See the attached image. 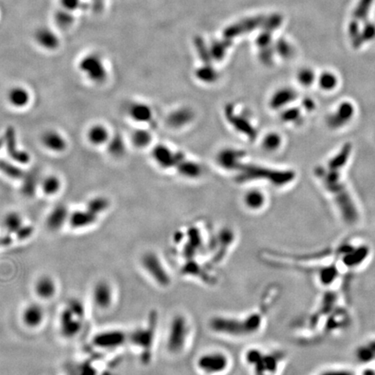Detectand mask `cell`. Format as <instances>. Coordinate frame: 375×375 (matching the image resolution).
<instances>
[{
	"label": "cell",
	"mask_w": 375,
	"mask_h": 375,
	"mask_svg": "<svg viewBox=\"0 0 375 375\" xmlns=\"http://www.w3.org/2000/svg\"><path fill=\"white\" fill-rule=\"evenodd\" d=\"M264 310L257 309L240 317L215 316L209 319L208 327L215 334L226 338H249L259 334L265 326L266 313Z\"/></svg>",
	"instance_id": "obj_1"
},
{
	"label": "cell",
	"mask_w": 375,
	"mask_h": 375,
	"mask_svg": "<svg viewBox=\"0 0 375 375\" xmlns=\"http://www.w3.org/2000/svg\"><path fill=\"white\" fill-rule=\"evenodd\" d=\"M195 336L192 320L185 313H176L172 316L165 340V348L172 357L184 355L191 346Z\"/></svg>",
	"instance_id": "obj_2"
},
{
	"label": "cell",
	"mask_w": 375,
	"mask_h": 375,
	"mask_svg": "<svg viewBox=\"0 0 375 375\" xmlns=\"http://www.w3.org/2000/svg\"><path fill=\"white\" fill-rule=\"evenodd\" d=\"M287 356L281 349L252 346L246 350L243 360L253 375H279L285 368Z\"/></svg>",
	"instance_id": "obj_3"
},
{
	"label": "cell",
	"mask_w": 375,
	"mask_h": 375,
	"mask_svg": "<svg viewBox=\"0 0 375 375\" xmlns=\"http://www.w3.org/2000/svg\"><path fill=\"white\" fill-rule=\"evenodd\" d=\"M195 368L202 375H224L232 368V359L223 350H206L197 357Z\"/></svg>",
	"instance_id": "obj_4"
},
{
	"label": "cell",
	"mask_w": 375,
	"mask_h": 375,
	"mask_svg": "<svg viewBox=\"0 0 375 375\" xmlns=\"http://www.w3.org/2000/svg\"><path fill=\"white\" fill-rule=\"evenodd\" d=\"M157 315L153 311L149 316L147 326L138 327L128 335V341L142 350V361L147 364L151 360L152 348L156 340Z\"/></svg>",
	"instance_id": "obj_5"
},
{
	"label": "cell",
	"mask_w": 375,
	"mask_h": 375,
	"mask_svg": "<svg viewBox=\"0 0 375 375\" xmlns=\"http://www.w3.org/2000/svg\"><path fill=\"white\" fill-rule=\"evenodd\" d=\"M142 267L157 286L168 288L172 284V276L166 264L155 252H147L142 257Z\"/></svg>",
	"instance_id": "obj_6"
},
{
	"label": "cell",
	"mask_w": 375,
	"mask_h": 375,
	"mask_svg": "<svg viewBox=\"0 0 375 375\" xmlns=\"http://www.w3.org/2000/svg\"><path fill=\"white\" fill-rule=\"evenodd\" d=\"M78 68L91 82L100 84L107 78V70L104 60L97 53H90L83 57L78 63Z\"/></svg>",
	"instance_id": "obj_7"
},
{
	"label": "cell",
	"mask_w": 375,
	"mask_h": 375,
	"mask_svg": "<svg viewBox=\"0 0 375 375\" xmlns=\"http://www.w3.org/2000/svg\"><path fill=\"white\" fill-rule=\"evenodd\" d=\"M128 340V335L120 330H109L96 334L93 338V344L104 349L116 348L123 345Z\"/></svg>",
	"instance_id": "obj_8"
},
{
	"label": "cell",
	"mask_w": 375,
	"mask_h": 375,
	"mask_svg": "<svg viewBox=\"0 0 375 375\" xmlns=\"http://www.w3.org/2000/svg\"><path fill=\"white\" fill-rule=\"evenodd\" d=\"M59 323L61 334L66 338L74 337L82 328V319L75 316L68 308L61 313Z\"/></svg>",
	"instance_id": "obj_9"
},
{
	"label": "cell",
	"mask_w": 375,
	"mask_h": 375,
	"mask_svg": "<svg viewBox=\"0 0 375 375\" xmlns=\"http://www.w3.org/2000/svg\"><path fill=\"white\" fill-rule=\"evenodd\" d=\"M35 42L41 48L47 51H54L60 45L59 37L54 30L47 26L37 28L34 33Z\"/></svg>",
	"instance_id": "obj_10"
},
{
	"label": "cell",
	"mask_w": 375,
	"mask_h": 375,
	"mask_svg": "<svg viewBox=\"0 0 375 375\" xmlns=\"http://www.w3.org/2000/svg\"><path fill=\"white\" fill-rule=\"evenodd\" d=\"M92 297L94 303L98 309H108L113 300L112 287L105 281L98 282L93 288Z\"/></svg>",
	"instance_id": "obj_11"
},
{
	"label": "cell",
	"mask_w": 375,
	"mask_h": 375,
	"mask_svg": "<svg viewBox=\"0 0 375 375\" xmlns=\"http://www.w3.org/2000/svg\"><path fill=\"white\" fill-rule=\"evenodd\" d=\"M354 115V107L349 102L340 104L335 114L329 116L328 124L333 129H339L349 123Z\"/></svg>",
	"instance_id": "obj_12"
},
{
	"label": "cell",
	"mask_w": 375,
	"mask_h": 375,
	"mask_svg": "<svg viewBox=\"0 0 375 375\" xmlns=\"http://www.w3.org/2000/svg\"><path fill=\"white\" fill-rule=\"evenodd\" d=\"M4 142L6 143V147H7L8 153L11 156L13 161H15L19 164H27L30 161V156L28 153L20 150L18 149L17 145V139H16L15 131L13 129H8L5 134V137L4 138Z\"/></svg>",
	"instance_id": "obj_13"
},
{
	"label": "cell",
	"mask_w": 375,
	"mask_h": 375,
	"mask_svg": "<svg viewBox=\"0 0 375 375\" xmlns=\"http://www.w3.org/2000/svg\"><path fill=\"white\" fill-rule=\"evenodd\" d=\"M45 312L41 306L38 304L28 305L22 314L23 322L30 328L38 327L44 321Z\"/></svg>",
	"instance_id": "obj_14"
},
{
	"label": "cell",
	"mask_w": 375,
	"mask_h": 375,
	"mask_svg": "<svg viewBox=\"0 0 375 375\" xmlns=\"http://www.w3.org/2000/svg\"><path fill=\"white\" fill-rule=\"evenodd\" d=\"M70 214L65 206L58 205L52 209L46 219V226L50 231H58L69 221Z\"/></svg>",
	"instance_id": "obj_15"
},
{
	"label": "cell",
	"mask_w": 375,
	"mask_h": 375,
	"mask_svg": "<svg viewBox=\"0 0 375 375\" xmlns=\"http://www.w3.org/2000/svg\"><path fill=\"white\" fill-rule=\"evenodd\" d=\"M97 220V215L86 208V210H77L71 213L68 222L72 229L81 230L91 226Z\"/></svg>",
	"instance_id": "obj_16"
},
{
	"label": "cell",
	"mask_w": 375,
	"mask_h": 375,
	"mask_svg": "<svg viewBox=\"0 0 375 375\" xmlns=\"http://www.w3.org/2000/svg\"><path fill=\"white\" fill-rule=\"evenodd\" d=\"M42 143L46 149L52 152H63L67 148L66 140L61 134L54 130H49L45 132L43 135Z\"/></svg>",
	"instance_id": "obj_17"
},
{
	"label": "cell",
	"mask_w": 375,
	"mask_h": 375,
	"mask_svg": "<svg viewBox=\"0 0 375 375\" xmlns=\"http://www.w3.org/2000/svg\"><path fill=\"white\" fill-rule=\"evenodd\" d=\"M56 291V283L48 275L41 276L35 284V292L37 296L43 300H50L55 295Z\"/></svg>",
	"instance_id": "obj_18"
},
{
	"label": "cell",
	"mask_w": 375,
	"mask_h": 375,
	"mask_svg": "<svg viewBox=\"0 0 375 375\" xmlns=\"http://www.w3.org/2000/svg\"><path fill=\"white\" fill-rule=\"evenodd\" d=\"M153 158L161 167L171 168L176 164L177 157L173 154L171 149L164 145H157L153 149Z\"/></svg>",
	"instance_id": "obj_19"
},
{
	"label": "cell",
	"mask_w": 375,
	"mask_h": 375,
	"mask_svg": "<svg viewBox=\"0 0 375 375\" xmlns=\"http://www.w3.org/2000/svg\"><path fill=\"white\" fill-rule=\"evenodd\" d=\"M244 154L237 149H228L220 153L218 162L220 165L228 170H233L240 165V160Z\"/></svg>",
	"instance_id": "obj_20"
},
{
	"label": "cell",
	"mask_w": 375,
	"mask_h": 375,
	"mask_svg": "<svg viewBox=\"0 0 375 375\" xmlns=\"http://www.w3.org/2000/svg\"><path fill=\"white\" fill-rule=\"evenodd\" d=\"M87 138L91 144L101 146L108 144L109 140L112 137L110 136L108 129L106 127L102 124H95L88 130Z\"/></svg>",
	"instance_id": "obj_21"
},
{
	"label": "cell",
	"mask_w": 375,
	"mask_h": 375,
	"mask_svg": "<svg viewBox=\"0 0 375 375\" xmlns=\"http://www.w3.org/2000/svg\"><path fill=\"white\" fill-rule=\"evenodd\" d=\"M129 113L131 119L138 123H148L153 116L152 111L149 105L142 103L131 104Z\"/></svg>",
	"instance_id": "obj_22"
},
{
	"label": "cell",
	"mask_w": 375,
	"mask_h": 375,
	"mask_svg": "<svg viewBox=\"0 0 375 375\" xmlns=\"http://www.w3.org/2000/svg\"><path fill=\"white\" fill-rule=\"evenodd\" d=\"M8 101L15 108H24L30 102V94L25 88L16 86L8 93Z\"/></svg>",
	"instance_id": "obj_23"
},
{
	"label": "cell",
	"mask_w": 375,
	"mask_h": 375,
	"mask_svg": "<svg viewBox=\"0 0 375 375\" xmlns=\"http://www.w3.org/2000/svg\"><path fill=\"white\" fill-rule=\"evenodd\" d=\"M295 93L293 89H280L274 94L270 100V107L274 110L282 109L293 102L295 99Z\"/></svg>",
	"instance_id": "obj_24"
},
{
	"label": "cell",
	"mask_w": 375,
	"mask_h": 375,
	"mask_svg": "<svg viewBox=\"0 0 375 375\" xmlns=\"http://www.w3.org/2000/svg\"><path fill=\"white\" fill-rule=\"evenodd\" d=\"M375 0H359L354 7L352 20L360 25L368 21V16L371 11Z\"/></svg>",
	"instance_id": "obj_25"
},
{
	"label": "cell",
	"mask_w": 375,
	"mask_h": 375,
	"mask_svg": "<svg viewBox=\"0 0 375 375\" xmlns=\"http://www.w3.org/2000/svg\"><path fill=\"white\" fill-rule=\"evenodd\" d=\"M192 117H193L192 112L189 111L188 109H181L171 114L168 119V122L172 127L180 128L190 123Z\"/></svg>",
	"instance_id": "obj_26"
},
{
	"label": "cell",
	"mask_w": 375,
	"mask_h": 375,
	"mask_svg": "<svg viewBox=\"0 0 375 375\" xmlns=\"http://www.w3.org/2000/svg\"><path fill=\"white\" fill-rule=\"evenodd\" d=\"M244 201H245L244 202L246 206L249 209L257 210L263 207L265 203V197L263 194L259 190H249V192L246 194Z\"/></svg>",
	"instance_id": "obj_27"
},
{
	"label": "cell",
	"mask_w": 375,
	"mask_h": 375,
	"mask_svg": "<svg viewBox=\"0 0 375 375\" xmlns=\"http://www.w3.org/2000/svg\"><path fill=\"white\" fill-rule=\"evenodd\" d=\"M107 144H108L109 153L112 156L118 158V157H121L124 155L125 150H126L125 143L123 141V138L119 134H116L115 136L112 137L111 139L109 140Z\"/></svg>",
	"instance_id": "obj_28"
},
{
	"label": "cell",
	"mask_w": 375,
	"mask_h": 375,
	"mask_svg": "<svg viewBox=\"0 0 375 375\" xmlns=\"http://www.w3.org/2000/svg\"><path fill=\"white\" fill-rule=\"evenodd\" d=\"M318 83L319 87L325 91H331L338 86V78L333 72L325 71L319 76Z\"/></svg>",
	"instance_id": "obj_29"
},
{
	"label": "cell",
	"mask_w": 375,
	"mask_h": 375,
	"mask_svg": "<svg viewBox=\"0 0 375 375\" xmlns=\"http://www.w3.org/2000/svg\"><path fill=\"white\" fill-rule=\"evenodd\" d=\"M61 182L55 175H50L44 179L42 182V190L47 196H54L60 190Z\"/></svg>",
	"instance_id": "obj_30"
},
{
	"label": "cell",
	"mask_w": 375,
	"mask_h": 375,
	"mask_svg": "<svg viewBox=\"0 0 375 375\" xmlns=\"http://www.w3.org/2000/svg\"><path fill=\"white\" fill-rule=\"evenodd\" d=\"M54 20L61 28H69L74 23V14L71 11L61 8L55 13Z\"/></svg>",
	"instance_id": "obj_31"
},
{
	"label": "cell",
	"mask_w": 375,
	"mask_h": 375,
	"mask_svg": "<svg viewBox=\"0 0 375 375\" xmlns=\"http://www.w3.org/2000/svg\"><path fill=\"white\" fill-rule=\"evenodd\" d=\"M0 171L4 175L12 179L21 178L24 175V172L20 168L3 159H0Z\"/></svg>",
	"instance_id": "obj_32"
},
{
	"label": "cell",
	"mask_w": 375,
	"mask_h": 375,
	"mask_svg": "<svg viewBox=\"0 0 375 375\" xmlns=\"http://www.w3.org/2000/svg\"><path fill=\"white\" fill-rule=\"evenodd\" d=\"M4 224L9 233L16 234L23 226L22 217L15 212L9 213L4 218Z\"/></svg>",
	"instance_id": "obj_33"
},
{
	"label": "cell",
	"mask_w": 375,
	"mask_h": 375,
	"mask_svg": "<svg viewBox=\"0 0 375 375\" xmlns=\"http://www.w3.org/2000/svg\"><path fill=\"white\" fill-rule=\"evenodd\" d=\"M131 140L136 147L144 148L151 142V134L148 130L139 129L134 131Z\"/></svg>",
	"instance_id": "obj_34"
},
{
	"label": "cell",
	"mask_w": 375,
	"mask_h": 375,
	"mask_svg": "<svg viewBox=\"0 0 375 375\" xmlns=\"http://www.w3.org/2000/svg\"><path fill=\"white\" fill-rule=\"evenodd\" d=\"M110 206L109 201L103 197H97L89 201L87 204V209L98 216L101 213L105 211Z\"/></svg>",
	"instance_id": "obj_35"
},
{
	"label": "cell",
	"mask_w": 375,
	"mask_h": 375,
	"mask_svg": "<svg viewBox=\"0 0 375 375\" xmlns=\"http://www.w3.org/2000/svg\"><path fill=\"white\" fill-rule=\"evenodd\" d=\"M375 39V23L366 21L360 26V44L373 41Z\"/></svg>",
	"instance_id": "obj_36"
},
{
	"label": "cell",
	"mask_w": 375,
	"mask_h": 375,
	"mask_svg": "<svg viewBox=\"0 0 375 375\" xmlns=\"http://www.w3.org/2000/svg\"><path fill=\"white\" fill-rule=\"evenodd\" d=\"M179 171L182 175H184L186 177L196 178L201 175L202 170H201L200 166L196 163L182 162V164H180Z\"/></svg>",
	"instance_id": "obj_37"
},
{
	"label": "cell",
	"mask_w": 375,
	"mask_h": 375,
	"mask_svg": "<svg viewBox=\"0 0 375 375\" xmlns=\"http://www.w3.org/2000/svg\"><path fill=\"white\" fill-rule=\"evenodd\" d=\"M282 144V138L276 133L267 135L262 140V147L267 151H275L278 149Z\"/></svg>",
	"instance_id": "obj_38"
},
{
	"label": "cell",
	"mask_w": 375,
	"mask_h": 375,
	"mask_svg": "<svg viewBox=\"0 0 375 375\" xmlns=\"http://www.w3.org/2000/svg\"><path fill=\"white\" fill-rule=\"evenodd\" d=\"M298 81L301 86L309 87L316 81V74L311 69H302L298 74Z\"/></svg>",
	"instance_id": "obj_39"
},
{
	"label": "cell",
	"mask_w": 375,
	"mask_h": 375,
	"mask_svg": "<svg viewBox=\"0 0 375 375\" xmlns=\"http://www.w3.org/2000/svg\"><path fill=\"white\" fill-rule=\"evenodd\" d=\"M67 308L71 310L75 316H77L79 319H84L85 317V307L82 302L78 299H71L69 301Z\"/></svg>",
	"instance_id": "obj_40"
},
{
	"label": "cell",
	"mask_w": 375,
	"mask_h": 375,
	"mask_svg": "<svg viewBox=\"0 0 375 375\" xmlns=\"http://www.w3.org/2000/svg\"><path fill=\"white\" fill-rule=\"evenodd\" d=\"M61 8L74 12L81 6L82 0H59Z\"/></svg>",
	"instance_id": "obj_41"
},
{
	"label": "cell",
	"mask_w": 375,
	"mask_h": 375,
	"mask_svg": "<svg viewBox=\"0 0 375 375\" xmlns=\"http://www.w3.org/2000/svg\"><path fill=\"white\" fill-rule=\"evenodd\" d=\"M300 114L301 112L298 109H290L283 112V119L285 122H293L300 117Z\"/></svg>",
	"instance_id": "obj_42"
},
{
	"label": "cell",
	"mask_w": 375,
	"mask_h": 375,
	"mask_svg": "<svg viewBox=\"0 0 375 375\" xmlns=\"http://www.w3.org/2000/svg\"><path fill=\"white\" fill-rule=\"evenodd\" d=\"M32 233H33L32 227L23 225L21 229L16 233V236L19 240H26L27 238L30 237Z\"/></svg>",
	"instance_id": "obj_43"
},
{
	"label": "cell",
	"mask_w": 375,
	"mask_h": 375,
	"mask_svg": "<svg viewBox=\"0 0 375 375\" xmlns=\"http://www.w3.org/2000/svg\"><path fill=\"white\" fill-rule=\"evenodd\" d=\"M10 243H11V238L9 235L0 238V246H8Z\"/></svg>",
	"instance_id": "obj_44"
},
{
	"label": "cell",
	"mask_w": 375,
	"mask_h": 375,
	"mask_svg": "<svg viewBox=\"0 0 375 375\" xmlns=\"http://www.w3.org/2000/svg\"><path fill=\"white\" fill-rule=\"evenodd\" d=\"M4 138H0V149H1V147L4 145Z\"/></svg>",
	"instance_id": "obj_45"
},
{
	"label": "cell",
	"mask_w": 375,
	"mask_h": 375,
	"mask_svg": "<svg viewBox=\"0 0 375 375\" xmlns=\"http://www.w3.org/2000/svg\"><path fill=\"white\" fill-rule=\"evenodd\" d=\"M95 1H97V3H98V2H101V1H103V0H95Z\"/></svg>",
	"instance_id": "obj_46"
}]
</instances>
